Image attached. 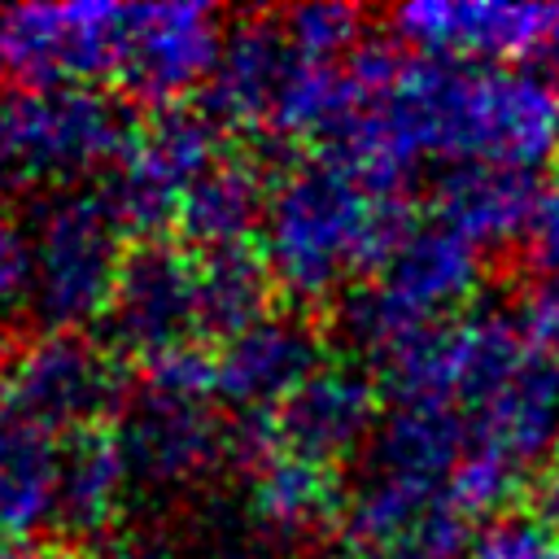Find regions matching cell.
<instances>
[{
  "label": "cell",
  "instance_id": "obj_15",
  "mask_svg": "<svg viewBox=\"0 0 559 559\" xmlns=\"http://www.w3.org/2000/svg\"><path fill=\"white\" fill-rule=\"evenodd\" d=\"M301 52L284 35L280 13H253L240 17L218 52V66L210 83L201 87V109L227 131V127H258L266 131L275 100L293 74Z\"/></svg>",
  "mask_w": 559,
  "mask_h": 559
},
{
  "label": "cell",
  "instance_id": "obj_20",
  "mask_svg": "<svg viewBox=\"0 0 559 559\" xmlns=\"http://www.w3.org/2000/svg\"><path fill=\"white\" fill-rule=\"evenodd\" d=\"M131 480L118 428H83L61 437V489H57V524L66 533H96L118 511V498Z\"/></svg>",
  "mask_w": 559,
  "mask_h": 559
},
{
  "label": "cell",
  "instance_id": "obj_26",
  "mask_svg": "<svg viewBox=\"0 0 559 559\" xmlns=\"http://www.w3.org/2000/svg\"><path fill=\"white\" fill-rule=\"evenodd\" d=\"M524 262L537 288H559V183L542 192V205L524 236Z\"/></svg>",
  "mask_w": 559,
  "mask_h": 559
},
{
  "label": "cell",
  "instance_id": "obj_22",
  "mask_svg": "<svg viewBox=\"0 0 559 559\" xmlns=\"http://www.w3.org/2000/svg\"><path fill=\"white\" fill-rule=\"evenodd\" d=\"M520 480H524V467H520V463H511L507 454H498V450H489V445L467 441L459 467L450 472L445 507H450L459 520L498 515V511L520 493Z\"/></svg>",
  "mask_w": 559,
  "mask_h": 559
},
{
  "label": "cell",
  "instance_id": "obj_17",
  "mask_svg": "<svg viewBox=\"0 0 559 559\" xmlns=\"http://www.w3.org/2000/svg\"><path fill=\"white\" fill-rule=\"evenodd\" d=\"M542 183L533 170L511 166H454L432 188V223L450 227L467 245L502 249L528 236L533 214L542 205Z\"/></svg>",
  "mask_w": 559,
  "mask_h": 559
},
{
  "label": "cell",
  "instance_id": "obj_2",
  "mask_svg": "<svg viewBox=\"0 0 559 559\" xmlns=\"http://www.w3.org/2000/svg\"><path fill=\"white\" fill-rule=\"evenodd\" d=\"M411 227L406 192L371 188L336 157L314 153L275 175L258 249L271 284L288 301L314 306L358 275L371 280Z\"/></svg>",
  "mask_w": 559,
  "mask_h": 559
},
{
  "label": "cell",
  "instance_id": "obj_9",
  "mask_svg": "<svg viewBox=\"0 0 559 559\" xmlns=\"http://www.w3.org/2000/svg\"><path fill=\"white\" fill-rule=\"evenodd\" d=\"M4 389L22 419L52 437L100 428L122 402V371L83 332H44L4 362Z\"/></svg>",
  "mask_w": 559,
  "mask_h": 559
},
{
  "label": "cell",
  "instance_id": "obj_29",
  "mask_svg": "<svg viewBox=\"0 0 559 559\" xmlns=\"http://www.w3.org/2000/svg\"><path fill=\"white\" fill-rule=\"evenodd\" d=\"M537 520H546L559 533V445L537 476Z\"/></svg>",
  "mask_w": 559,
  "mask_h": 559
},
{
  "label": "cell",
  "instance_id": "obj_28",
  "mask_svg": "<svg viewBox=\"0 0 559 559\" xmlns=\"http://www.w3.org/2000/svg\"><path fill=\"white\" fill-rule=\"evenodd\" d=\"M520 323L533 336V345L559 362V288H537L533 284L528 297H524Z\"/></svg>",
  "mask_w": 559,
  "mask_h": 559
},
{
  "label": "cell",
  "instance_id": "obj_12",
  "mask_svg": "<svg viewBox=\"0 0 559 559\" xmlns=\"http://www.w3.org/2000/svg\"><path fill=\"white\" fill-rule=\"evenodd\" d=\"M384 393L380 380L358 371V367H336L323 362L280 411H275V432L280 450L301 454L319 467H341L362 450L367 437H376Z\"/></svg>",
  "mask_w": 559,
  "mask_h": 559
},
{
  "label": "cell",
  "instance_id": "obj_5",
  "mask_svg": "<svg viewBox=\"0 0 559 559\" xmlns=\"http://www.w3.org/2000/svg\"><path fill=\"white\" fill-rule=\"evenodd\" d=\"M122 227L105 210L100 192H57L39 205L31 223V310L44 332H79L105 319L118 271H122Z\"/></svg>",
  "mask_w": 559,
  "mask_h": 559
},
{
  "label": "cell",
  "instance_id": "obj_6",
  "mask_svg": "<svg viewBox=\"0 0 559 559\" xmlns=\"http://www.w3.org/2000/svg\"><path fill=\"white\" fill-rule=\"evenodd\" d=\"M227 153L223 127L197 105H170L153 109L127 153L114 162L109 179L96 188L114 223L127 240H162L166 227L179 223V205L188 188Z\"/></svg>",
  "mask_w": 559,
  "mask_h": 559
},
{
  "label": "cell",
  "instance_id": "obj_27",
  "mask_svg": "<svg viewBox=\"0 0 559 559\" xmlns=\"http://www.w3.org/2000/svg\"><path fill=\"white\" fill-rule=\"evenodd\" d=\"M31 288V240L0 210V310H9Z\"/></svg>",
  "mask_w": 559,
  "mask_h": 559
},
{
  "label": "cell",
  "instance_id": "obj_1",
  "mask_svg": "<svg viewBox=\"0 0 559 559\" xmlns=\"http://www.w3.org/2000/svg\"><path fill=\"white\" fill-rule=\"evenodd\" d=\"M384 114L411 162L537 170L559 153V87L520 66L411 52Z\"/></svg>",
  "mask_w": 559,
  "mask_h": 559
},
{
  "label": "cell",
  "instance_id": "obj_8",
  "mask_svg": "<svg viewBox=\"0 0 559 559\" xmlns=\"http://www.w3.org/2000/svg\"><path fill=\"white\" fill-rule=\"evenodd\" d=\"M109 345L127 358L153 362L201 336V258L188 245L144 240L131 245L105 310Z\"/></svg>",
  "mask_w": 559,
  "mask_h": 559
},
{
  "label": "cell",
  "instance_id": "obj_3",
  "mask_svg": "<svg viewBox=\"0 0 559 559\" xmlns=\"http://www.w3.org/2000/svg\"><path fill=\"white\" fill-rule=\"evenodd\" d=\"M135 127L127 105L100 87L0 92V197L114 170Z\"/></svg>",
  "mask_w": 559,
  "mask_h": 559
},
{
  "label": "cell",
  "instance_id": "obj_23",
  "mask_svg": "<svg viewBox=\"0 0 559 559\" xmlns=\"http://www.w3.org/2000/svg\"><path fill=\"white\" fill-rule=\"evenodd\" d=\"M284 35L310 61H345L362 44V13L349 4H297L280 13Z\"/></svg>",
  "mask_w": 559,
  "mask_h": 559
},
{
  "label": "cell",
  "instance_id": "obj_13",
  "mask_svg": "<svg viewBox=\"0 0 559 559\" xmlns=\"http://www.w3.org/2000/svg\"><path fill=\"white\" fill-rule=\"evenodd\" d=\"M214 362L218 402L236 415H258L280 411L323 367V349L301 314H262L231 341L214 345Z\"/></svg>",
  "mask_w": 559,
  "mask_h": 559
},
{
  "label": "cell",
  "instance_id": "obj_32",
  "mask_svg": "<svg viewBox=\"0 0 559 559\" xmlns=\"http://www.w3.org/2000/svg\"><path fill=\"white\" fill-rule=\"evenodd\" d=\"M227 559H271V555H227Z\"/></svg>",
  "mask_w": 559,
  "mask_h": 559
},
{
  "label": "cell",
  "instance_id": "obj_19",
  "mask_svg": "<svg viewBox=\"0 0 559 559\" xmlns=\"http://www.w3.org/2000/svg\"><path fill=\"white\" fill-rule=\"evenodd\" d=\"M249 511L262 528L280 537H306L328 520L345 515V498L332 467L280 450L249 472Z\"/></svg>",
  "mask_w": 559,
  "mask_h": 559
},
{
  "label": "cell",
  "instance_id": "obj_10",
  "mask_svg": "<svg viewBox=\"0 0 559 559\" xmlns=\"http://www.w3.org/2000/svg\"><path fill=\"white\" fill-rule=\"evenodd\" d=\"M223 39V17L210 4H127L114 83L135 105L170 109L210 83Z\"/></svg>",
  "mask_w": 559,
  "mask_h": 559
},
{
  "label": "cell",
  "instance_id": "obj_16",
  "mask_svg": "<svg viewBox=\"0 0 559 559\" xmlns=\"http://www.w3.org/2000/svg\"><path fill=\"white\" fill-rule=\"evenodd\" d=\"M275 175H280V166L262 162L258 153L227 148L188 188V197L179 205V223H175L179 245H188L197 253L253 245V236L262 231L271 192H275Z\"/></svg>",
  "mask_w": 559,
  "mask_h": 559
},
{
  "label": "cell",
  "instance_id": "obj_4",
  "mask_svg": "<svg viewBox=\"0 0 559 559\" xmlns=\"http://www.w3.org/2000/svg\"><path fill=\"white\" fill-rule=\"evenodd\" d=\"M480 288V249L441 223H415L389 262L349 293L345 332L380 362L411 336L467 314Z\"/></svg>",
  "mask_w": 559,
  "mask_h": 559
},
{
  "label": "cell",
  "instance_id": "obj_18",
  "mask_svg": "<svg viewBox=\"0 0 559 559\" xmlns=\"http://www.w3.org/2000/svg\"><path fill=\"white\" fill-rule=\"evenodd\" d=\"M61 437L13 415L0 428V542H31L35 528L57 520Z\"/></svg>",
  "mask_w": 559,
  "mask_h": 559
},
{
  "label": "cell",
  "instance_id": "obj_14",
  "mask_svg": "<svg viewBox=\"0 0 559 559\" xmlns=\"http://www.w3.org/2000/svg\"><path fill=\"white\" fill-rule=\"evenodd\" d=\"M118 441L131 476L148 485H183L231 454L227 424H218L210 402H175L148 389H140L127 406Z\"/></svg>",
  "mask_w": 559,
  "mask_h": 559
},
{
  "label": "cell",
  "instance_id": "obj_11",
  "mask_svg": "<svg viewBox=\"0 0 559 559\" xmlns=\"http://www.w3.org/2000/svg\"><path fill=\"white\" fill-rule=\"evenodd\" d=\"M555 26L559 4L507 0H415L389 13V31L406 52L472 66L546 57Z\"/></svg>",
  "mask_w": 559,
  "mask_h": 559
},
{
  "label": "cell",
  "instance_id": "obj_24",
  "mask_svg": "<svg viewBox=\"0 0 559 559\" xmlns=\"http://www.w3.org/2000/svg\"><path fill=\"white\" fill-rule=\"evenodd\" d=\"M140 389L175 397V402H218L214 345H179V349L144 362V384Z\"/></svg>",
  "mask_w": 559,
  "mask_h": 559
},
{
  "label": "cell",
  "instance_id": "obj_7",
  "mask_svg": "<svg viewBox=\"0 0 559 559\" xmlns=\"http://www.w3.org/2000/svg\"><path fill=\"white\" fill-rule=\"evenodd\" d=\"M127 4H13L0 9V83L9 92L96 87L118 74Z\"/></svg>",
  "mask_w": 559,
  "mask_h": 559
},
{
  "label": "cell",
  "instance_id": "obj_31",
  "mask_svg": "<svg viewBox=\"0 0 559 559\" xmlns=\"http://www.w3.org/2000/svg\"><path fill=\"white\" fill-rule=\"evenodd\" d=\"M349 559H432L419 546H389V550H349Z\"/></svg>",
  "mask_w": 559,
  "mask_h": 559
},
{
  "label": "cell",
  "instance_id": "obj_25",
  "mask_svg": "<svg viewBox=\"0 0 559 559\" xmlns=\"http://www.w3.org/2000/svg\"><path fill=\"white\" fill-rule=\"evenodd\" d=\"M463 559H559V533L546 520H498Z\"/></svg>",
  "mask_w": 559,
  "mask_h": 559
},
{
  "label": "cell",
  "instance_id": "obj_30",
  "mask_svg": "<svg viewBox=\"0 0 559 559\" xmlns=\"http://www.w3.org/2000/svg\"><path fill=\"white\" fill-rule=\"evenodd\" d=\"M0 559H66V550L44 542H0Z\"/></svg>",
  "mask_w": 559,
  "mask_h": 559
},
{
  "label": "cell",
  "instance_id": "obj_21",
  "mask_svg": "<svg viewBox=\"0 0 559 559\" xmlns=\"http://www.w3.org/2000/svg\"><path fill=\"white\" fill-rule=\"evenodd\" d=\"M197 253V249H192ZM201 258V336L205 345H223L249 323H258L271 297V271L262 262L258 245H236V249H214L197 253Z\"/></svg>",
  "mask_w": 559,
  "mask_h": 559
}]
</instances>
